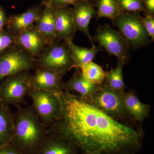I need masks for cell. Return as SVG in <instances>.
<instances>
[{"label":"cell","instance_id":"cell-23","mask_svg":"<svg viewBox=\"0 0 154 154\" xmlns=\"http://www.w3.org/2000/svg\"><path fill=\"white\" fill-rule=\"evenodd\" d=\"M79 68L83 77L91 84L101 85L105 81L106 72L102 67L93 61L80 66Z\"/></svg>","mask_w":154,"mask_h":154},{"label":"cell","instance_id":"cell-27","mask_svg":"<svg viewBox=\"0 0 154 154\" xmlns=\"http://www.w3.org/2000/svg\"><path fill=\"white\" fill-rule=\"evenodd\" d=\"M141 20L151 41L154 40V16L146 15L141 17Z\"/></svg>","mask_w":154,"mask_h":154},{"label":"cell","instance_id":"cell-16","mask_svg":"<svg viewBox=\"0 0 154 154\" xmlns=\"http://www.w3.org/2000/svg\"><path fill=\"white\" fill-rule=\"evenodd\" d=\"M122 98L126 110L134 121L142 124L149 116L150 106L142 103L132 91L122 93Z\"/></svg>","mask_w":154,"mask_h":154},{"label":"cell","instance_id":"cell-1","mask_svg":"<svg viewBox=\"0 0 154 154\" xmlns=\"http://www.w3.org/2000/svg\"><path fill=\"white\" fill-rule=\"evenodd\" d=\"M60 111L48 131L65 139L82 153L137 154L142 147L141 128L122 123L69 92L57 93Z\"/></svg>","mask_w":154,"mask_h":154},{"label":"cell","instance_id":"cell-24","mask_svg":"<svg viewBox=\"0 0 154 154\" xmlns=\"http://www.w3.org/2000/svg\"><path fill=\"white\" fill-rule=\"evenodd\" d=\"M121 12L134 13L144 12L141 0H117Z\"/></svg>","mask_w":154,"mask_h":154},{"label":"cell","instance_id":"cell-28","mask_svg":"<svg viewBox=\"0 0 154 154\" xmlns=\"http://www.w3.org/2000/svg\"><path fill=\"white\" fill-rule=\"evenodd\" d=\"M0 154H25L17 148L12 142L0 148Z\"/></svg>","mask_w":154,"mask_h":154},{"label":"cell","instance_id":"cell-7","mask_svg":"<svg viewBox=\"0 0 154 154\" xmlns=\"http://www.w3.org/2000/svg\"><path fill=\"white\" fill-rule=\"evenodd\" d=\"M27 96L32 99L35 112L47 128L57 119L60 111L57 93L30 88Z\"/></svg>","mask_w":154,"mask_h":154},{"label":"cell","instance_id":"cell-11","mask_svg":"<svg viewBox=\"0 0 154 154\" xmlns=\"http://www.w3.org/2000/svg\"><path fill=\"white\" fill-rule=\"evenodd\" d=\"M30 76L29 87L31 89L57 93L63 91V76L55 72L36 68Z\"/></svg>","mask_w":154,"mask_h":154},{"label":"cell","instance_id":"cell-19","mask_svg":"<svg viewBox=\"0 0 154 154\" xmlns=\"http://www.w3.org/2000/svg\"><path fill=\"white\" fill-rule=\"evenodd\" d=\"M14 133V113L9 106L0 104V148L12 142Z\"/></svg>","mask_w":154,"mask_h":154},{"label":"cell","instance_id":"cell-20","mask_svg":"<svg viewBox=\"0 0 154 154\" xmlns=\"http://www.w3.org/2000/svg\"><path fill=\"white\" fill-rule=\"evenodd\" d=\"M66 43L74 63V68L93 61L99 51H104L99 45L87 48L78 46L73 41Z\"/></svg>","mask_w":154,"mask_h":154},{"label":"cell","instance_id":"cell-31","mask_svg":"<svg viewBox=\"0 0 154 154\" xmlns=\"http://www.w3.org/2000/svg\"><path fill=\"white\" fill-rule=\"evenodd\" d=\"M82 154H90L88 153H82Z\"/></svg>","mask_w":154,"mask_h":154},{"label":"cell","instance_id":"cell-29","mask_svg":"<svg viewBox=\"0 0 154 154\" xmlns=\"http://www.w3.org/2000/svg\"><path fill=\"white\" fill-rule=\"evenodd\" d=\"M146 15L154 16V0H141Z\"/></svg>","mask_w":154,"mask_h":154},{"label":"cell","instance_id":"cell-22","mask_svg":"<svg viewBox=\"0 0 154 154\" xmlns=\"http://www.w3.org/2000/svg\"><path fill=\"white\" fill-rule=\"evenodd\" d=\"M94 3L97 9V20L104 17L113 22L121 13L117 0H94Z\"/></svg>","mask_w":154,"mask_h":154},{"label":"cell","instance_id":"cell-18","mask_svg":"<svg viewBox=\"0 0 154 154\" xmlns=\"http://www.w3.org/2000/svg\"><path fill=\"white\" fill-rule=\"evenodd\" d=\"M55 19V9L48 6H43L42 10L35 22V27L49 44L56 40Z\"/></svg>","mask_w":154,"mask_h":154},{"label":"cell","instance_id":"cell-6","mask_svg":"<svg viewBox=\"0 0 154 154\" xmlns=\"http://www.w3.org/2000/svg\"><path fill=\"white\" fill-rule=\"evenodd\" d=\"M30 76L29 71H22L0 80V104L17 107L25 104Z\"/></svg>","mask_w":154,"mask_h":154},{"label":"cell","instance_id":"cell-25","mask_svg":"<svg viewBox=\"0 0 154 154\" xmlns=\"http://www.w3.org/2000/svg\"><path fill=\"white\" fill-rule=\"evenodd\" d=\"M41 5L55 9L60 7L74 6L77 3L82 1H92L94 0H41Z\"/></svg>","mask_w":154,"mask_h":154},{"label":"cell","instance_id":"cell-15","mask_svg":"<svg viewBox=\"0 0 154 154\" xmlns=\"http://www.w3.org/2000/svg\"><path fill=\"white\" fill-rule=\"evenodd\" d=\"M80 151L71 142L47 131L36 154H79Z\"/></svg>","mask_w":154,"mask_h":154},{"label":"cell","instance_id":"cell-3","mask_svg":"<svg viewBox=\"0 0 154 154\" xmlns=\"http://www.w3.org/2000/svg\"><path fill=\"white\" fill-rule=\"evenodd\" d=\"M83 99L117 121L129 125L134 121L126 110L122 93L111 89L105 81L92 96Z\"/></svg>","mask_w":154,"mask_h":154},{"label":"cell","instance_id":"cell-30","mask_svg":"<svg viewBox=\"0 0 154 154\" xmlns=\"http://www.w3.org/2000/svg\"><path fill=\"white\" fill-rule=\"evenodd\" d=\"M7 18L5 11L2 6L0 5V31L5 29Z\"/></svg>","mask_w":154,"mask_h":154},{"label":"cell","instance_id":"cell-5","mask_svg":"<svg viewBox=\"0 0 154 154\" xmlns=\"http://www.w3.org/2000/svg\"><path fill=\"white\" fill-rule=\"evenodd\" d=\"M141 17L139 12H121L112 22L132 50L149 44L150 38L143 25Z\"/></svg>","mask_w":154,"mask_h":154},{"label":"cell","instance_id":"cell-21","mask_svg":"<svg viewBox=\"0 0 154 154\" xmlns=\"http://www.w3.org/2000/svg\"><path fill=\"white\" fill-rule=\"evenodd\" d=\"M126 63L120 59H118L117 66L115 68H111L110 71L106 72L105 81L110 88L118 92L125 91L123 67Z\"/></svg>","mask_w":154,"mask_h":154},{"label":"cell","instance_id":"cell-2","mask_svg":"<svg viewBox=\"0 0 154 154\" xmlns=\"http://www.w3.org/2000/svg\"><path fill=\"white\" fill-rule=\"evenodd\" d=\"M14 133L12 143L25 154H36L47 134L33 105L17 107L14 113Z\"/></svg>","mask_w":154,"mask_h":154},{"label":"cell","instance_id":"cell-17","mask_svg":"<svg viewBox=\"0 0 154 154\" xmlns=\"http://www.w3.org/2000/svg\"><path fill=\"white\" fill-rule=\"evenodd\" d=\"M75 69L72 76L66 82L63 83V91L68 92L75 91L80 94L82 99H87L95 93L100 85L89 82L82 75L79 68Z\"/></svg>","mask_w":154,"mask_h":154},{"label":"cell","instance_id":"cell-8","mask_svg":"<svg viewBox=\"0 0 154 154\" xmlns=\"http://www.w3.org/2000/svg\"><path fill=\"white\" fill-rule=\"evenodd\" d=\"M35 58L15 44L0 54V80L22 71L34 69Z\"/></svg>","mask_w":154,"mask_h":154},{"label":"cell","instance_id":"cell-9","mask_svg":"<svg viewBox=\"0 0 154 154\" xmlns=\"http://www.w3.org/2000/svg\"><path fill=\"white\" fill-rule=\"evenodd\" d=\"M93 40L109 54L115 56L125 63L130 56V47L123 36L118 30L108 25L98 26Z\"/></svg>","mask_w":154,"mask_h":154},{"label":"cell","instance_id":"cell-4","mask_svg":"<svg viewBox=\"0 0 154 154\" xmlns=\"http://www.w3.org/2000/svg\"><path fill=\"white\" fill-rule=\"evenodd\" d=\"M36 68L52 71L63 77L74 68V63L66 43L56 40L48 44L35 59L34 69Z\"/></svg>","mask_w":154,"mask_h":154},{"label":"cell","instance_id":"cell-26","mask_svg":"<svg viewBox=\"0 0 154 154\" xmlns=\"http://www.w3.org/2000/svg\"><path fill=\"white\" fill-rule=\"evenodd\" d=\"M15 36L5 29L0 31V54L14 44Z\"/></svg>","mask_w":154,"mask_h":154},{"label":"cell","instance_id":"cell-12","mask_svg":"<svg viewBox=\"0 0 154 154\" xmlns=\"http://www.w3.org/2000/svg\"><path fill=\"white\" fill-rule=\"evenodd\" d=\"M42 8V5H36L22 14L9 16L5 29L15 36L33 28Z\"/></svg>","mask_w":154,"mask_h":154},{"label":"cell","instance_id":"cell-14","mask_svg":"<svg viewBox=\"0 0 154 154\" xmlns=\"http://www.w3.org/2000/svg\"><path fill=\"white\" fill-rule=\"evenodd\" d=\"M73 7V14L77 30L85 34L90 39L92 47H94L95 45L93 37L89 31V25L91 19L96 17L97 15L94 2L82 1L77 3Z\"/></svg>","mask_w":154,"mask_h":154},{"label":"cell","instance_id":"cell-10","mask_svg":"<svg viewBox=\"0 0 154 154\" xmlns=\"http://www.w3.org/2000/svg\"><path fill=\"white\" fill-rule=\"evenodd\" d=\"M56 40L66 42L73 41L77 29L74 20L73 8L60 7L55 9Z\"/></svg>","mask_w":154,"mask_h":154},{"label":"cell","instance_id":"cell-13","mask_svg":"<svg viewBox=\"0 0 154 154\" xmlns=\"http://www.w3.org/2000/svg\"><path fill=\"white\" fill-rule=\"evenodd\" d=\"M14 43L25 50L35 59L49 44L35 26L15 36Z\"/></svg>","mask_w":154,"mask_h":154}]
</instances>
